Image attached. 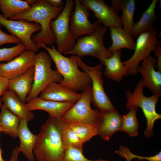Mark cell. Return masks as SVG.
Wrapping results in <instances>:
<instances>
[{
    "instance_id": "7",
    "label": "cell",
    "mask_w": 161,
    "mask_h": 161,
    "mask_svg": "<svg viewBox=\"0 0 161 161\" xmlns=\"http://www.w3.org/2000/svg\"><path fill=\"white\" fill-rule=\"evenodd\" d=\"M52 61L49 55L46 52L41 51L36 54L33 81L31 92L26 99L27 103L38 97L50 83H59L62 79V76L57 70L52 69Z\"/></svg>"
},
{
    "instance_id": "40",
    "label": "cell",
    "mask_w": 161,
    "mask_h": 161,
    "mask_svg": "<svg viewBox=\"0 0 161 161\" xmlns=\"http://www.w3.org/2000/svg\"><path fill=\"white\" fill-rule=\"evenodd\" d=\"M1 132V129L0 127V133ZM2 151L0 147V161H5L2 158Z\"/></svg>"
},
{
    "instance_id": "1",
    "label": "cell",
    "mask_w": 161,
    "mask_h": 161,
    "mask_svg": "<svg viewBox=\"0 0 161 161\" xmlns=\"http://www.w3.org/2000/svg\"><path fill=\"white\" fill-rule=\"evenodd\" d=\"M64 123L61 119L49 116L37 135L33 153L38 161H61L65 150L61 139Z\"/></svg>"
},
{
    "instance_id": "16",
    "label": "cell",
    "mask_w": 161,
    "mask_h": 161,
    "mask_svg": "<svg viewBox=\"0 0 161 161\" xmlns=\"http://www.w3.org/2000/svg\"><path fill=\"white\" fill-rule=\"evenodd\" d=\"M40 97L45 99L60 102L75 103L81 94L56 82L49 84L41 92Z\"/></svg>"
},
{
    "instance_id": "5",
    "label": "cell",
    "mask_w": 161,
    "mask_h": 161,
    "mask_svg": "<svg viewBox=\"0 0 161 161\" xmlns=\"http://www.w3.org/2000/svg\"><path fill=\"white\" fill-rule=\"evenodd\" d=\"M107 28L98 24L92 33L77 39L73 48L64 55H76L81 58L85 56H93L103 65L104 60L112 55L103 43V37Z\"/></svg>"
},
{
    "instance_id": "23",
    "label": "cell",
    "mask_w": 161,
    "mask_h": 161,
    "mask_svg": "<svg viewBox=\"0 0 161 161\" xmlns=\"http://www.w3.org/2000/svg\"><path fill=\"white\" fill-rule=\"evenodd\" d=\"M158 0H153L148 7L143 12L139 20L134 23L131 34L134 39L140 34L146 32L154 27L156 16L155 10Z\"/></svg>"
},
{
    "instance_id": "25",
    "label": "cell",
    "mask_w": 161,
    "mask_h": 161,
    "mask_svg": "<svg viewBox=\"0 0 161 161\" xmlns=\"http://www.w3.org/2000/svg\"><path fill=\"white\" fill-rule=\"evenodd\" d=\"M0 108V127L1 132L14 138H16L21 119L2 104Z\"/></svg>"
},
{
    "instance_id": "32",
    "label": "cell",
    "mask_w": 161,
    "mask_h": 161,
    "mask_svg": "<svg viewBox=\"0 0 161 161\" xmlns=\"http://www.w3.org/2000/svg\"><path fill=\"white\" fill-rule=\"evenodd\" d=\"M117 152L120 156L125 158L127 161H131L134 158H137L140 160H145L149 161H161V151L154 156L144 157L134 154L127 147L121 146Z\"/></svg>"
},
{
    "instance_id": "8",
    "label": "cell",
    "mask_w": 161,
    "mask_h": 161,
    "mask_svg": "<svg viewBox=\"0 0 161 161\" xmlns=\"http://www.w3.org/2000/svg\"><path fill=\"white\" fill-rule=\"evenodd\" d=\"M78 66L82 71L86 73L91 80L92 102L101 113H104L115 110L104 89L102 67L100 64L94 66L86 64L81 58L75 55Z\"/></svg>"
},
{
    "instance_id": "9",
    "label": "cell",
    "mask_w": 161,
    "mask_h": 161,
    "mask_svg": "<svg viewBox=\"0 0 161 161\" xmlns=\"http://www.w3.org/2000/svg\"><path fill=\"white\" fill-rule=\"evenodd\" d=\"M75 4L72 0H67L58 16L50 23V27L55 38L57 49L64 54L71 50L76 44L69 28L71 12Z\"/></svg>"
},
{
    "instance_id": "30",
    "label": "cell",
    "mask_w": 161,
    "mask_h": 161,
    "mask_svg": "<svg viewBox=\"0 0 161 161\" xmlns=\"http://www.w3.org/2000/svg\"><path fill=\"white\" fill-rule=\"evenodd\" d=\"M68 125L75 132L83 143L97 135V127L93 125L82 123L71 124Z\"/></svg>"
},
{
    "instance_id": "39",
    "label": "cell",
    "mask_w": 161,
    "mask_h": 161,
    "mask_svg": "<svg viewBox=\"0 0 161 161\" xmlns=\"http://www.w3.org/2000/svg\"><path fill=\"white\" fill-rule=\"evenodd\" d=\"M17 147L16 146L13 150L11 156L9 161H18V156L20 152L18 151Z\"/></svg>"
},
{
    "instance_id": "6",
    "label": "cell",
    "mask_w": 161,
    "mask_h": 161,
    "mask_svg": "<svg viewBox=\"0 0 161 161\" xmlns=\"http://www.w3.org/2000/svg\"><path fill=\"white\" fill-rule=\"evenodd\" d=\"M81 94L79 99L64 113L61 119L68 125L82 123L97 127L101 113L91 107V85L83 90Z\"/></svg>"
},
{
    "instance_id": "29",
    "label": "cell",
    "mask_w": 161,
    "mask_h": 161,
    "mask_svg": "<svg viewBox=\"0 0 161 161\" xmlns=\"http://www.w3.org/2000/svg\"><path fill=\"white\" fill-rule=\"evenodd\" d=\"M64 123L61 132V139L64 150H65L69 148H73L83 151L84 143L68 125Z\"/></svg>"
},
{
    "instance_id": "22",
    "label": "cell",
    "mask_w": 161,
    "mask_h": 161,
    "mask_svg": "<svg viewBox=\"0 0 161 161\" xmlns=\"http://www.w3.org/2000/svg\"><path fill=\"white\" fill-rule=\"evenodd\" d=\"M1 98L2 105L21 119H24L27 122L34 119V115L32 111L27 109L25 104L21 102L13 92L8 90Z\"/></svg>"
},
{
    "instance_id": "2",
    "label": "cell",
    "mask_w": 161,
    "mask_h": 161,
    "mask_svg": "<svg viewBox=\"0 0 161 161\" xmlns=\"http://www.w3.org/2000/svg\"><path fill=\"white\" fill-rule=\"evenodd\" d=\"M64 7L55 8L50 5L46 0H38L31 5L28 10L10 20H22L39 24L41 30L33 36L32 41L38 48L41 44L51 45L55 42V38L50 27V23L53 19L58 16Z\"/></svg>"
},
{
    "instance_id": "26",
    "label": "cell",
    "mask_w": 161,
    "mask_h": 161,
    "mask_svg": "<svg viewBox=\"0 0 161 161\" xmlns=\"http://www.w3.org/2000/svg\"><path fill=\"white\" fill-rule=\"evenodd\" d=\"M31 7L27 0H0V9L2 16L7 19L26 12Z\"/></svg>"
},
{
    "instance_id": "34",
    "label": "cell",
    "mask_w": 161,
    "mask_h": 161,
    "mask_svg": "<svg viewBox=\"0 0 161 161\" xmlns=\"http://www.w3.org/2000/svg\"><path fill=\"white\" fill-rule=\"evenodd\" d=\"M2 26L0 24V47L2 45L9 43L18 44L20 41L16 37L7 34L1 29Z\"/></svg>"
},
{
    "instance_id": "14",
    "label": "cell",
    "mask_w": 161,
    "mask_h": 161,
    "mask_svg": "<svg viewBox=\"0 0 161 161\" xmlns=\"http://www.w3.org/2000/svg\"><path fill=\"white\" fill-rule=\"evenodd\" d=\"M81 3L94 13V16L103 26L109 28L122 27L120 17L117 12L103 0H81Z\"/></svg>"
},
{
    "instance_id": "4",
    "label": "cell",
    "mask_w": 161,
    "mask_h": 161,
    "mask_svg": "<svg viewBox=\"0 0 161 161\" xmlns=\"http://www.w3.org/2000/svg\"><path fill=\"white\" fill-rule=\"evenodd\" d=\"M144 87L142 79L137 83L132 93L129 90L126 91V107L129 110L134 106L141 108L147 120V127L144 135L146 137L149 138L153 135L155 122L161 118V115L157 112L156 109L160 97L155 94L149 97L145 96L143 93Z\"/></svg>"
},
{
    "instance_id": "20",
    "label": "cell",
    "mask_w": 161,
    "mask_h": 161,
    "mask_svg": "<svg viewBox=\"0 0 161 161\" xmlns=\"http://www.w3.org/2000/svg\"><path fill=\"white\" fill-rule=\"evenodd\" d=\"M34 72L33 66L20 76L9 80L8 90L14 92L24 104L32 89Z\"/></svg>"
},
{
    "instance_id": "21",
    "label": "cell",
    "mask_w": 161,
    "mask_h": 161,
    "mask_svg": "<svg viewBox=\"0 0 161 161\" xmlns=\"http://www.w3.org/2000/svg\"><path fill=\"white\" fill-rule=\"evenodd\" d=\"M121 50L112 53V55L104 61L106 67L103 75L111 80L120 82L125 76L128 75L127 70L121 60Z\"/></svg>"
},
{
    "instance_id": "35",
    "label": "cell",
    "mask_w": 161,
    "mask_h": 161,
    "mask_svg": "<svg viewBox=\"0 0 161 161\" xmlns=\"http://www.w3.org/2000/svg\"><path fill=\"white\" fill-rule=\"evenodd\" d=\"M155 56L157 58L156 68L158 71L161 72V42L158 43L153 50Z\"/></svg>"
},
{
    "instance_id": "24",
    "label": "cell",
    "mask_w": 161,
    "mask_h": 161,
    "mask_svg": "<svg viewBox=\"0 0 161 161\" xmlns=\"http://www.w3.org/2000/svg\"><path fill=\"white\" fill-rule=\"evenodd\" d=\"M112 43L107 49L112 53L123 48L134 50L135 42L131 34L122 27L110 28Z\"/></svg>"
},
{
    "instance_id": "31",
    "label": "cell",
    "mask_w": 161,
    "mask_h": 161,
    "mask_svg": "<svg viewBox=\"0 0 161 161\" xmlns=\"http://www.w3.org/2000/svg\"><path fill=\"white\" fill-rule=\"evenodd\" d=\"M26 50L25 47L21 42L11 47L0 48V62H9Z\"/></svg>"
},
{
    "instance_id": "33",
    "label": "cell",
    "mask_w": 161,
    "mask_h": 161,
    "mask_svg": "<svg viewBox=\"0 0 161 161\" xmlns=\"http://www.w3.org/2000/svg\"><path fill=\"white\" fill-rule=\"evenodd\" d=\"M83 152L76 148H68L65 150L63 157L61 161H109L101 159L89 160L84 156Z\"/></svg>"
},
{
    "instance_id": "18",
    "label": "cell",
    "mask_w": 161,
    "mask_h": 161,
    "mask_svg": "<svg viewBox=\"0 0 161 161\" xmlns=\"http://www.w3.org/2000/svg\"><path fill=\"white\" fill-rule=\"evenodd\" d=\"M101 115L97 126V135L104 141H108L117 131H120L123 115L115 109Z\"/></svg>"
},
{
    "instance_id": "36",
    "label": "cell",
    "mask_w": 161,
    "mask_h": 161,
    "mask_svg": "<svg viewBox=\"0 0 161 161\" xmlns=\"http://www.w3.org/2000/svg\"><path fill=\"white\" fill-rule=\"evenodd\" d=\"M10 80L0 75V98L8 90Z\"/></svg>"
},
{
    "instance_id": "15",
    "label": "cell",
    "mask_w": 161,
    "mask_h": 161,
    "mask_svg": "<svg viewBox=\"0 0 161 161\" xmlns=\"http://www.w3.org/2000/svg\"><path fill=\"white\" fill-rule=\"evenodd\" d=\"M157 60L150 55L141 62L137 69L143 77L144 87L160 97L161 96V72L155 70Z\"/></svg>"
},
{
    "instance_id": "13",
    "label": "cell",
    "mask_w": 161,
    "mask_h": 161,
    "mask_svg": "<svg viewBox=\"0 0 161 161\" xmlns=\"http://www.w3.org/2000/svg\"><path fill=\"white\" fill-rule=\"evenodd\" d=\"M36 55L26 50L10 61L0 63V75L9 80L20 76L34 66Z\"/></svg>"
},
{
    "instance_id": "12",
    "label": "cell",
    "mask_w": 161,
    "mask_h": 161,
    "mask_svg": "<svg viewBox=\"0 0 161 161\" xmlns=\"http://www.w3.org/2000/svg\"><path fill=\"white\" fill-rule=\"evenodd\" d=\"M74 11L71 13L69 28L72 35L76 40L84 35L92 33L97 25L100 23L97 21L92 23L89 19L88 9L81 3L80 0H75Z\"/></svg>"
},
{
    "instance_id": "28",
    "label": "cell",
    "mask_w": 161,
    "mask_h": 161,
    "mask_svg": "<svg viewBox=\"0 0 161 161\" xmlns=\"http://www.w3.org/2000/svg\"><path fill=\"white\" fill-rule=\"evenodd\" d=\"M136 8L134 0H123L121 10L122 14L120 17L123 28L131 34L134 22Z\"/></svg>"
},
{
    "instance_id": "27",
    "label": "cell",
    "mask_w": 161,
    "mask_h": 161,
    "mask_svg": "<svg viewBox=\"0 0 161 161\" xmlns=\"http://www.w3.org/2000/svg\"><path fill=\"white\" fill-rule=\"evenodd\" d=\"M138 108L137 106H133L128 113L123 116L120 131H125L132 137L138 134L139 126L137 117Z\"/></svg>"
},
{
    "instance_id": "11",
    "label": "cell",
    "mask_w": 161,
    "mask_h": 161,
    "mask_svg": "<svg viewBox=\"0 0 161 161\" xmlns=\"http://www.w3.org/2000/svg\"><path fill=\"white\" fill-rule=\"evenodd\" d=\"M0 24L4 27L11 35L19 39L26 50L35 52L38 51V49L32 41L31 36L34 32L41 30L39 24L22 20L6 19L0 14Z\"/></svg>"
},
{
    "instance_id": "41",
    "label": "cell",
    "mask_w": 161,
    "mask_h": 161,
    "mask_svg": "<svg viewBox=\"0 0 161 161\" xmlns=\"http://www.w3.org/2000/svg\"><path fill=\"white\" fill-rule=\"evenodd\" d=\"M2 103V100L1 98H0V107Z\"/></svg>"
},
{
    "instance_id": "38",
    "label": "cell",
    "mask_w": 161,
    "mask_h": 161,
    "mask_svg": "<svg viewBox=\"0 0 161 161\" xmlns=\"http://www.w3.org/2000/svg\"><path fill=\"white\" fill-rule=\"evenodd\" d=\"M47 2L52 6L55 8H58L62 6L64 2L62 0H46Z\"/></svg>"
},
{
    "instance_id": "10",
    "label": "cell",
    "mask_w": 161,
    "mask_h": 161,
    "mask_svg": "<svg viewBox=\"0 0 161 161\" xmlns=\"http://www.w3.org/2000/svg\"><path fill=\"white\" fill-rule=\"evenodd\" d=\"M157 30L154 27L139 35L137 38L134 52L128 59L123 62L128 74L135 75L137 73L139 64L150 55L158 43Z\"/></svg>"
},
{
    "instance_id": "19",
    "label": "cell",
    "mask_w": 161,
    "mask_h": 161,
    "mask_svg": "<svg viewBox=\"0 0 161 161\" xmlns=\"http://www.w3.org/2000/svg\"><path fill=\"white\" fill-rule=\"evenodd\" d=\"M27 121L21 119L18 131V137L20 140V145L17 148L29 161H34L35 159L33 149L36 141L37 135L33 134L29 130Z\"/></svg>"
},
{
    "instance_id": "37",
    "label": "cell",
    "mask_w": 161,
    "mask_h": 161,
    "mask_svg": "<svg viewBox=\"0 0 161 161\" xmlns=\"http://www.w3.org/2000/svg\"><path fill=\"white\" fill-rule=\"evenodd\" d=\"M123 0H111L112 8L115 11H117L121 10V7Z\"/></svg>"
},
{
    "instance_id": "17",
    "label": "cell",
    "mask_w": 161,
    "mask_h": 161,
    "mask_svg": "<svg viewBox=\"0 0 161 161\" xmlns=\"http://www.w3.org/2000/svg\"><path fill=\"white\" fill-rule=\"evenodd\" d=\"M74 103L73 102H56L37 97L25 104L30 111L44 110L48 113L49 115L61 119L64 113Z\"/></svg>"
},
{
    "instance_id": "3",
    "label": "cell",
    "mask_w": 161,
    "mask_h": 161,
    "mask_svg": "<svg viewBox=\"0 0 161 161\" xmlns=\"http://www.w3.org/2000/svg\"><path fill=\"white\" fill-rule=\"evenodd\" d=\"M42 47L48 52L54 62L57 70L62 76V79L59 83L76 92L82 91L91 85V80L86 72L78 68L75 55L66 57L58 52L52 45L51 48L41 44L38 49Z\"/></svg>"
}]
</instances>
